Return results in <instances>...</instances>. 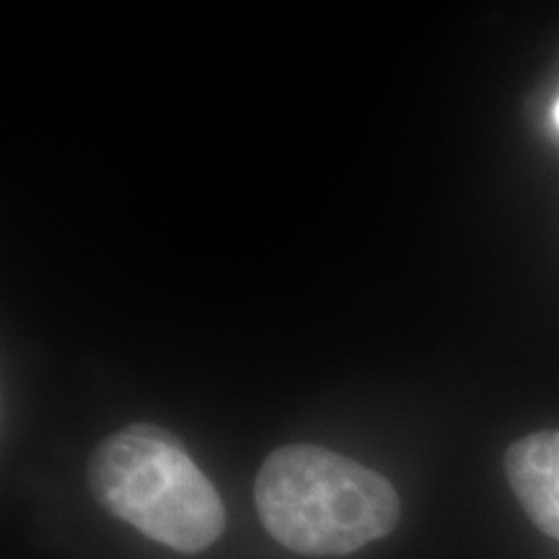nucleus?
I'll return each instance as SVG.
<instances>
[{
    "mask_svg": "<svg viewBox=\"0 0 559 559\" xmlns=\"http://www.w3.org/2000/svg\"><path fill=\"white\" fill-rule=\"evenodd\" d=\"M264 528L285 549L340 557L383 539L400 521V495L358 461L311 443L264 459L254 487Z\"/></svg>",
    "mask_w": 559,
    "mask_h": 559,
    "instance_id": "f257e3e1",
    "label": "nucleus"
},
{
    "mask_svg": "<svg viewBox=\"0 0 559 559\" xmlns=\"http://www.w3.org/2000/svg\"><path fill=\"white\" fill-rule=\"evenodd\" d=\"M88 487L111 515L164 547L207 549L226 528L218 489L185 445L156 425H132L96 445Z\"/></svg>",
    "mask_w": 559,
    "mask_h": 559,
    "instance_id": "f03ea898",
    "label": "nucleus"
},
{
    "mask_svg": "<svg viewBox=\"0 0 559 559\" xmlns=\"http://www.w3.org/2000/svg\"><path fill=\"white\" fill-rule=\"evenodd\" d=\"M506 474L528 519L559 542V430L515 440L506 453Z\"/></svg>",
    "mask_w": 559,
    "mask_h": 559,
    "instance_id": "7ed1b4c3",
    "label": "nucleus"
},
{
    "mask_svg": "<svg viewBox=\"0 0 559 559\" xmlns=\"http://www.w3.org/2000/svg\"><path fill=\"white\" fill-rule=\"evenodd\" d=\"M555 120H557V124H559V102H557V107H555Z\"/></svg>",
    "mask_w": 559,
    "mask_h": 559,
    "instance_id": "20e7f679",
    "label": "nucleus"
}]
</instances>
